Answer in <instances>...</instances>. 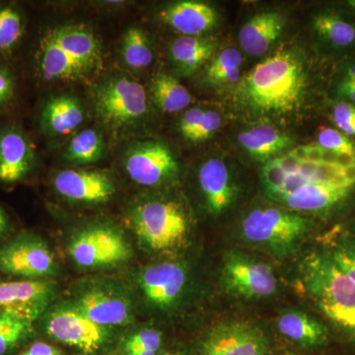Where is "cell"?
<instances>
[{"instance_id": "obj_20", "label": "cell", "mask_w": 355, "mask_h": 355, "mask_svg": "<svg viewBox=\"0 0 355 355\" xmlns=\"http://www.w3.org/2000/svg\"><path fill=\"white\" fill-rule=\"evenodd\" d=\"M84 316L99 326H120L130 318V305L114 293L92 291L84 294L76 305Z\"/></svg>"}, {"instance_id": "obj_40", "label": "cell", "mask_w": 355, "mask_h": 355, "mask_svg": "<svg viewBox=\"0 0 355 355\" xmlns=\"http://www.w3.org/2000/svg\"><path fill=\"white\" fill-rule=\"evenodd\" d=\"M338 92L345 99L349 100V103L355 105V87H350V86L340 85Z\"/></svg>"}, {"instance_id": "obj_30", "label": "cell", "mask_w": 355, "mask_h": 355, "mask_svg": "<svg viewBox=\"0 0 355 355\" xmlns=\"http://www.w3.org/2000/svg\"><path fill=\"white\" fill-rule=\"evenodd\" d=\"M121 55L130 69H146L153 64V51L146 33L139 28L130 27L123 36Z\"/></svg>"}, {"instance_id": "obj_11", "label": "cell", "mask_w": 355, "mask_h": 355, "mask_svg": "<svg viewBox=\"0 0 355 355\" xmlns=\"http://www.w3.org/2000/svg\"><path fill=\"white\" fill-rule=\"evenodd\" d=\"M125 164L130 179L147 187L164 183L179 172L177 159L169 147L157 141L142 142L132 147Z\"/></svg>"}, {"instance_id": "obj_36", "label": "cell", "mask_w": 355, "mask_h": 355, "mask_svg": "<svg viewBox=\"0 0 355 355\" xmlns=\"http://www.w3.org/2000/svg\"><path fill=\"white\" fill-rule=\"evenodd\" d=\"M334 121L340 132L347 137H355V105L340 102L334 108Z\"/></svg>"}, {"instance_id": "obj_35", "label": "cell", "mask_w": 355, "mask_h": 355, "mask_svg": "<svg viewBox=\"0 0 355 355\" xmlns=\"http://www.w3.org/2000/svg\"><path fill=\"white\" fill-rule=\"evenodd\" d=\"M318 146L338 155L355 156V144L347 135L335 130L324 128L318 133Z\"/></svg>"}, {"instance_id": "obj_25", "label": "cell", "mask_w": 355, "mask_h": 355, "mask_svg": "<svg viewBox=\"0 0 355 355\" xmlns=\"http://www.w3.org/2000/svg\"><path fill=\"white\" fill-rule=\"evenodd\" d=\"M277 328L282 336L301 347H320L328 340V331L323 324L301 311L291 310L280 315Z\"/></svg>"}, {"instance_id": "obj_8", "label": "cell", "mask_w": 355, "mask_h": 355, "mask_svg": "<svg viewBox=\"0 0 355 355\" xmlns=\"http://www.w3.org/2000/svg\"><path fill=\"white\" fill-rule=\"evenodd\" d=\"M221 279L229 293L250 300L270 297L277 291L272 266L240 253L225 257Z\"/></svg>"}, {"instance_id": "obj_7", "label": "cell", "mask_w": 355, "mask_h": 355, "mask_svg": "<svg viewBox=\"0 0 355 355\" xmlns=\"http://www.w3.org/2000/svg\"><path fill=\"white\" fill-rule=\"evenodd\" d=\"M95 108L100 120L110 127L133 125L147 113L146 89L128 77H114L98 88Z\"/></svg>"}, {"instance_id": "obj_15", "label": "cell", "mask_w": 355, "mask_h": 355, "mask_svg": "<svg viewBox=\"0 0 355 355\" xmlns=\"http://www.w3.org/2000/svg\"><path fill=\"white\" fill-rule=\"evenodd\" d=\"M55 188L62 197L78 202H104L114 193L111 178L97 171L64 170L55 177Z\"/></svg>"}, {"instance_id": "obj_19", "label": "cell", "mask_w": 355, "mask_h": 355, "mask_svg": "<svg viewBox=\"0 0 355 355\" xmlns=\"http://www.w3.org/2000/svg\"><path fill=\"white\" fill-rule=\"evenodd\" d=\"M286 25L282 14L277 11H261L254 14L240 29V46L252 57H260L270 50L279 38Z\"/></svg>"}, {"instance_id": "obj_9", "label": "cell", "mask_w": 355, "mask_h": 355, "mask_svg": "<svg viewBox=\"0 0 355 355\" xmlns=\"http://www.w3.org/2000/svg\"><path fill=\"white\" fill-rule=\"evenodd\" d=\"M69 254L77 265L97 268L127 261L130 249L118 231L99 226L79 233L70 245Z\"/></svg>"}, {"instance_id": "obj_2", "label": "cell", "mask_w": 355, "mask_h": 355, "mask_svg": "<svg viewBox=\"0 0 355 355\" xmlns=\"http://www.w3.org/2000/svg\"><path fill=\"white\" fill-rule=\"evenodd\" d=\"M37 62L44 80H79L101 67V46L84 26H60L42 37Z\"/></svg>"}, {"instance_id": "obj_21", "label": "cell", "mask_w": 355, "mask_h": 355, "mask_svg": "<svg viewBox=\"0 0 355 355\" xmlns=\"http://www.w3.org/2000/svg\"><path fill=\"white\" fill-rule=\"evenodd\" d=\"M33 153L27 139L17 130L0 135V181L14 183L29 172Z\"/></svg>"}, {"instance_id": "obj_39", "label": "cell", "mask_w": 355, "mask_h": 355, "mask_svg": "<svg viewBox=\"0 0 355 355\" xmlns=\"http://www.w3.org/2000/svg\"><path fill=\"white\" fill-rule=\"evenodd\" d=\"M20 355H60V352L48 343L37 342Z\"/></svg>"}, {"instance_id": "obj_32", "label": "cell", "mask_w": 355, "mask_h": 355, "mask_svg": "<svg viewBox=\"0 0 355 355\" xmlns=\"http://www.w3.org/2000/svg\"><path fill=\"white\" fill-rule=\"evenodd\" d=\"M32 323L18 315L0 312V355L6 354L31 333Z\"/></svg>"}, {"instance_id": "obj_31", "label": "cell", "mask_w": 355, "mask_h": 355, "mask_svg": "<svg viewBox=\"0 0 355 355\" xmlns=\"http://www.w3.org/2000/svg\"><path fill=\"white\" fill-rule=\"evenodd\" d=\"M318 34L336 46H347L355 41V27L335 14H318L313 21Z\"/></svg>"}, {"instance_id": "obj_24", "label": "cell", "mask_w": 355, "mask_h": 355, "mask_svg": "<svg viewBox=\"0 0 355 355\" xmlns=\"http://www.w3.org/2000/svg\"><path fill=\"white\" fill-rule=\"evenodd\" d=\"M217 42L205 37H180L170 44V55L181 73L190 76L214 57Z\"/></svg>"}, {"instance_id": "obj_4", "label": "cell", "mask_w": 355, "mask_h": 355, "mask_svg": "<svg viewBox=\"0 0 355 355\" xmlns=\"http://www.w3.org/2000/svg\"><path fill=\"white\" fill-rule=\"evenodd\" d=\"M303 284L324 316L355 340V284L330 253H313L301 265Z\"/></svg>"}, {"instance_id": "obj_3", "label": "cell", "mask_w": 355, "mask_h": 355, "mask_svg": "<svg viewBox=\"0 0 355 355\" xmlns=\"http://www.w3.org/2000/svg\"><path fill=\"white\" fill-rule=\"evenodd\" d=\"M261 181L266 197L277 202L291 191L315 186L354 189L355 165L305 157L292 149L261 168Z\"/></svg>"}, {"instance_id": "obj_41", "label": "cell", "mask_w": 355, "mask_h": 355, "mask_svg": "<svg viewBox=\"0 0 355 355\" xmlns=\"http://www.w3.org/2000/svg\"><path fill=\"white\" fill-rule=\"evenodd\" d=\"M340 85L355 87V64L352 65V67L347 69V73H345V77H343Z\"/></svg>"}, {"instance_id": "obj_6", "label": "cell", "mask_w": 355, "mask_h": 355, "mask_svg": "<svg viewBox=\"0 0 355 355\" xmlns=\"http://www.w3.org/2000/svg\"><path fill=\"white\" fill-rule=\"evenodd\" d=\"M308 221L294 212L277 207H260L250 211L241 223L242 234L252 244L275 253L291 251L304 237Z\"/></svg>"}, {"instance_id": "obj_26", "label": "cell", "mask_w": 355, "mask_h": 355, "mask_svg": "<svg viewBox=\"0 0 355 355\" xmlns=\"http://www.w3.org/2000/svg\"><path fill=\"white\" fill-rule=\"evenodd\" d=\"M242 53L234 48L218 51L205 72V81L214 87H227L241 80Z\"/></svg>"}, {"instance_id": "obj_28", "label": "cell", "mask_w": 355, "mask_h": 355, "mask_svg": "<svg viewBox=\"0 0 355 355\" xmlns=\"http://www.w3.org/2000/svg\"><path fill=\"white\" fill-rule=\"evenodd\" d=\"M151 91L156 106L165 113L183 111L193 101L190 91L177 78L167 73L154 77Z\"/></svg>"}, {"instance_id": "obj_44", "label": "cell", "mask_w": 355, "mask_h": 355, "mask_svg": "<svg viewBox=\"0 0 355 355\" xmlns=\"http://www.w3.org/2000/svg\"><path fill=\"white\" fill-rule=\"evenodd\" d=\"M162 355H172L171 354H162Z\"/></svg>"}, {"instance_id": "obj_29", "label": "cell", "mask_w": 355, "mask_h": 355, "mask_svg": "<svg viewBox=\"0 0 355 355\" xmlns=\"http://www.w3.org/2000/svg\"><path fill=\"white\" fill-rule=\"evenodd\" d=\"M104 153L101 135L93 128L77 133L67 147L64 156L76 164H90L99 160Z\"/></svg>"}, {"instance_id": "obj_1", "label": "cell", "mask_w": 355, "mask_h": 355, "mask_svg": "<svg viewBox=\"0 0 355 355\" xmlns=\"http://www.w3.org/2000/svg\"><path fill=\"white\" fill-rule=\"evenodd\" d=\"M307 87L304 60L296 51L282 50L254 65L241 78L235 98L251 114L282 116L300 109Z\"/></svg>"}, {"instance_id": "obj_33", "label": "cell", "mask_w": 355, "mask_h": 355, "mask_svg": "<svg viewBox=\"0 0 355 355\" xmlns=\"http://www.w3.org/2000/svg\"><path fill=\"white\" fill-rule=\"evenodd\" d=\"M23 34V20L19 11L10 6L0 8V51L11 50Z\"/></svg>"}, {"instance_id": "obj_16", "label": "cell", "mask_w": 355, "mask_h": 355, "mask_svg": "<svg viewBox=\"0 0 355 355\" xmlns=\"http://www.w3.org/2000/svg\"><path fill=\"white\" fill-rule=\"evenodd\" d=\"M186 270L173 261L149 266L142 272L140 284L153 304L167 308L180 298L186 286Z\"/></svg>"}, {"instance_id": "obj_23", "label": "cell", "mask_w": 355, "mask_h": 355, "mask_svg": "<svg viewBox=\"0 0 355 355\" xmlns=\"http://www.w3.org/2000/svg\"><path fill=\"white\" fill-rule=\"evenodd\" d=\"M41 119L44 130L51 135H69L83 123L84 110L76 98L60 96L46 102Z\"/></svg>"}, {"instance_id": "obj_14", "label": "cell", "mask_w": 355, "mask_h": 355, "mask_svg": "<svg viewBox=\"0 0 355 355\" xmlns=\"http://www.w3.org/2000/svg\"><path fill=\"white\" fill-rule=\"evenodd\" d=\"M55 286L46 282H0V312H9L33 323L46 309Z\"/></svg>"}, {"instance_id": "obj_5", "label": "cell", "mask_w": 355, "mask_h": 355, "mask_svg": "<svg viewBox=\"0 0 355 355\" xmlns=\"http://www.w3.org/2000/svg\"><path fill=\"white\" fill-rule=\"evenodd\" d=\"M132 222L139 239L156 251L179 246L188 235L186 214L181 205L172 200L140 203L132 211Z\"/></svg>"}, {"instance_id": "obj_17", "label": "cell", "mask_w": 355, "mask_h": 355, "mask_svg": "<svg viewBox=\"0 0 355 355\" xmlns=\"http://www.w3.org/2000/svg\"><path fill=\"white\" fill-rule=\"evenodd\" d=\"M198 184L212 214H223L234 202L235 184L228 166L221 159L210 158L202 163L198 171Z\"/></svg>"}, {"instance_id": "obj_12", "label": "cell", "mask_w": 355, "mask_h": 355, "mask_svg": "<svg viewBox=\"0 0 355 355\" xmlns=\"http://www.w3.org/2000/svg\"><path fill=\"white\" fill-rule=\"evenodd\" d=\"M0 272L25 277H48L55 272V263L43 241L25 236L0 248Z\"/></svg>"}, {"instance_id": "obj_10", "label": "cell", "mask_w": 355, "mask_h": 355, "mask_svg": "<svg viewBox=\"0 0 355 355\" xmlns=\"http://www.w3.org/2000/svg\"><path fill=\"white\" fill-rule=\"evenodd\" d=\"M268 338L249 322H224L214 327L202 343V355H266Z\"/></svg>"}, {"instance_id": "obj_37", "label": "cell", "mask_w": 355, "mask_h": 355, "mask_svg": "<svg viewBox=\"0 0 355 355\" xmlns=\"http://www.w3.org/2000/svg\"><path fill=\"white\" fill-rule=\"evenodd\" d=\"M330 254L338 268L355 284V247L342 245L336 247Z\"/></svg>"}, {"instance_id": "obj_34", "label": "cell", "mask_w": 355, "mask_h": 355, "mask_svg": "<svg viewBox=\"0 0 355 355\" xmlns=\"http://www.w3.org/2000/svg\"><path fill=\"white\" fill-rule=\"evenodd\" d=\"M162 345V335L154 329H144L128 338L125 349L128 355H157Z\"/></svg>"}, {"instance_id": "obj_45", "label": "cell", "mask_w": 355, "mask_h": 355, "mask_svg": "<svg viewBox=\"0 0 355 355\" xmlns=\"http://www.w3.org/2000/svg\"><path fill=\"white\" fill-rule=\"evenodd\" d=\"M287 355H295V354H287Z\"/></svg>"}, {"instance_id": "obj_18", "label": "cell", "mask_w": 355, "mask_h": 355, "mask_svg": "<svg viewBox=\"0 0 355 355\" xmlns=\"http://www.w3.org/2000/svg\"><path fill=\"white\" fill-rule=\"evenodd\" d=\"M166 24L184 36L198 37L214 29L217 12L214 6L200 1H178L160 12Z\"/></svg>"}, {"instance_id": "obj_38", "label": "cell", "mask_w": 355, "mask_h": 355, "mask_svg": "<svg viewBox=\"0 0 355 355\" xmlns=\"http://www.w3.org/2000/svg\"><path fill=\"white\" fill-rule=\"evenodd\" d=\"M14 94L12 77L6 70L0 69V106L6 104Z\"/></svg>"}, {"instance_id": "obj_27", "label": "cell", "mask_w": 355, "mask_h": 355, "mask_svg": "<svg viewBox=\"0 0 355 355\" xmlns=\"http://www.w3.org/2000/svg\"><path fill=\"white\" fill-rule=\"evenodd\" d=\"M221 123L218 112L196 107L184 112L180 120L179 130L187 141L198 144L214 137Z\"/></svg>"}, {"instance_id": "obj_43", "label": "cell", "mask_w": 355, "mask_h": 355, "mask_svg": "<svg viewBox=\"0 0 355 355\" xmlns=\"http://www.w3.org/2000/svg\"><path fill=\"white\" fill-rule=\"evenodd\" d=\"M349 6H352L355 10V0H350V1H349Z\"/></svg>"}, {"instance_id": "obj_13", "label": "cell", "mask_w": 355, "mask_h": 355, "mask_svg": "<svg viewBox=\"0 0 355 355\" xmlns=\"http://www.w3.org/2000/svg\"><path fill=\"white\" fill-rule=\"evenodd\" d=\"M46 331L60 342L84 352H93L104 343V328L84 316L76 307L62 308L51 313Z\"/></svg>"}, {"instance_id": "obj_42", "label": "cell", "mask_w": 355, "mask_h": 355, "mask_svg": "<svg viewBox=\"0 0 355 355\" xmlns=\"http://www.w3.org/2000/svg\"><path fill=\"white\" fill-rule=\"evenodd\" d=\"M7 227V217L3 210L0 207V234L6 230Z\"/></svg>"}, {"instance_id": "obj_22", "label": "cell", "mask_w": 355, "mask_h": 355, "mask_svg": "<svg viewBox=\"0 0 355 355\" xmlns=\"http://www.w3.org/2000/svg\"><path fill=\"white\" fill-rule=\"evenodd\" d=\"M238 142L252 158L266 163L293 144L286 133L268 125H259L238 135Z\"/></svg>"}]
</instances>
